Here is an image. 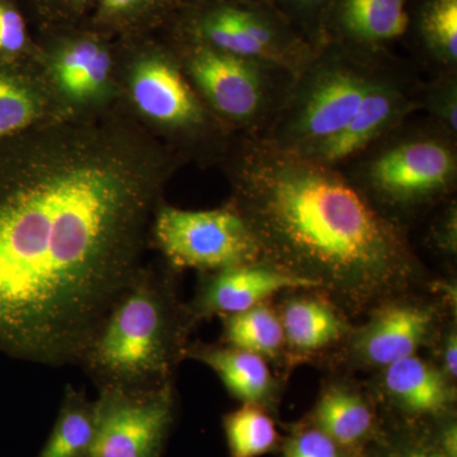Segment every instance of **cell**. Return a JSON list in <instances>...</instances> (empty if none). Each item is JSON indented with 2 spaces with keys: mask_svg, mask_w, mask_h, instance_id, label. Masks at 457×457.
<instances>
[{
  "mask_svg": "<svg viewBox=\"0 0 457 457\" xmlns=\"http://www.w3.org/2000/svg\"><path fill=\"white\" fill-rule=\"evenodd\" d=\"M182 155L117 114L60 116L0 141V352L79 366L139 270Z\"/></svg>",
  "mask_w": 457,
  "mask_h": 457,
  "instance_id": "1",
  "label": "cell"
},
{
  "mask_svg": "<svg viewBox=\"0 0 457 457\" xmlns=\"http://www.w3.org/2000/svg\"><path fill=\"white\" fill-rule=\"evenodd\" d=\"M228 203L242 213L262 262L326 290L360 312L404 290L420 263L407 228L370 204L338 168L236 135L224 161Z\"/></svg>",
  "mask_w": 457,
  "mask_h": 457,
  "instance_id": "2",
  "label": "cell"
},
{
  "mask_svg": "<svg viewBox=\"0 0 457 457\" xmlns=\"http://www.w3.org/2000/svg\"><path fill=\"white\" fill-rule=\"evenodd\" d=\"M176 272L167 263L141 264L108 309L79 363L98 392L174 384L196 326L177 293Z\"/></svg>",
  "mask_w": 457,
  "mask_h": 457,
  "instance_id": "3",
  "label": "cell"
},
{
  "mask_svg": "<svg viewBox=\"0 0 457 457\" xmlns=\"http://www.w3.org/2000/svg\"><path fill=\"white\" fill-rule=\"evenodd\" d=\"M338 170L381 215L407 228L405 221L455 195L457 137L411 116Z\"/></svg>",
  "mask_w": 457,
  "mask_h": 457,
  "instance_id": "4",
  "label": "cell"
},
{
  "mask_svg": "<svg viewBox=\"0 0 457 457\" xmlns=\"http://www.w3.org/2000/svg\"><path fill=\"white\" fill-rule=\"evenodd\" d=\"M125 90L137 116L186 161L222 163L236 135L204 106L161 32L122 38Z\"/></svg>",
  "mask_w": 457,
  "mask_h": 457,
  "instance_id": "5",
  "label": "cell"
},
{
  "mask_svg": "<svg viewBox=\"0 0 457 457\" xmlns=\"http://www.w3.org/2000/svg\"><path fill=\"white\" fill-rule=\"evenodd\" d=\"M392 54L368 56L324 44L295 78L269 128L254 139L278 152L308 158L353 119Z\"/></svg>",
  "mask_w": 457,
  "mask_h": 457,
  "instance_id": "6",
  "label": "cell"
},
{
  "mask_svg": "<svg viewBox=\"0 0 457 457\" xmlns=\"http://www.w3.org/2000/svg\"><path fill=\"white\" fill-rule=\"evenodd\" d=\"M164 36L198 97L231 134L258 137L269 128L293 87L294 74L272 62Z\"/></svg>",
  "mask_w": 457,
  "mask_h": 457,
  "instance_id": "7",
  "label": "cell"
},
{
  "mask_svg": "<svg viewBox=\"0 0 457 457\" xmlns=\"http://www.w3.org/2000/svg\"><path fill=\"white\" fill-rule=\"evenodd\" d=\"M159 32L174 40L272 62L295 77L317 53L275 5L266 3L186 0Z\"/></svg>",
  "mask_w": 457,
  "mask_h": 457,
  "instance_id": "8",
  "label": "cell"
},
{
  "mask_svg": "<svg viewBox=\"0 0 457 457\" xmlns=\"http://www.w3.org/2000/svg\"><path fill=\"white\" fill-rule=\"evenodd\" d=\"M35 57L62 116L104 112L119 88L120 40L86 22L42 29Z\"/></svg>",
  "mask_w": 457,
  "mask_h": 457,
  "instance_id": "9",
  "label": "cell"
},
{
  "mask_svg": "<svg viewBox=\"0 0 457 457\" xmlns=\"http://www.w3.org/2000/svg\"><path fill=\"white\" fill-rule=\"evenodd\" d=\"M149 245L174 270L210 273L262 262L257 239L231 203L212 210L162 203L150 225Z\"/></svg>",
  "mask_w": 457,
  "mask_h": 457,
  "instance_id": "10",
  "label": "cell"
},
{
  "mask_svg": "<svg viewBox=\"0 0 457 457\" xmlns=\"http://www.w3.org/2000/svg\"><path fill=\"white\" fill-rule=\"evenodd\" d=\"M423 79L411 60L392 54L366 93L353 119L335 137L318 147L309 161L341 168L376 141L420 111Z\"/></svg>",
  "mask_w": 457,
  "mask_h": 457,
  "instance_id": "11",
  "label": "cell"
},
{
  "mask_svg": "<svg viewBox=\"0 0 457 457\" xmlns=\"http://www.w3.org/2000/svg\"><path fill=\"white\" fill-rule=\"evenodd\" d=\"M98 393L90 457H163L176 420L174 384L147 392Z\"/></svg>",
  "mask_w": 457,
  "mask_h": 457,
  "instance_id": "12",
  "label": "cell"
},
{
  "mask_svg": "<svg viewBox=\"0 0 457 457\" xmlns=\"http://www.w3.org/2000/svg\"><path fill=\"white\" fill-rule=\"evenodd\" d=\"M409 2L333 0L324 22L323 45H338L368 56L392 54L407 32Z\"/></svg>",
  "mask_w": 457,
  "mask_h": 457,
  "instance_id": "13",
  "label": "cell"
},
{
  "mask_svg": "<svg viewBox=\"0 0 457 457\" xmlns=\"http://www.w3.org/2000/svg\"><path fill=\"white\" fill-rule=\"evenodd\" d=\"M203 275L196 296L188 305L196 323L213 315L227 317L248 311L281 291L317 288L312 282L264 262Z\"/></svg>",
  "mask_w": 457,
  "mask_h": 457,
  "instance_id": "14",
  "label": "cell"
},
{
  "mask_svg": "<svg viewBox=\"0 0 457 457\" xmlns=\"http://www.w3.org/2000/svg\"><path fill=\"white\" fill-rule=\"evenodd\" d=\"M60 116L35 53L0 62V141Z\"/></svg>",
  "mask_w": 457,
  "mask_h": 457,
  "instance_id": "15",
  "label": "cell"
},
{
  "mask_svg": "<svg viewBox=\"0 0 457 457\" xmlns=\"http://www.w3.org/2000/svg\"><path fill=\"white\" fill-rule=\"evenodd\" d=\"M429 75L457 73V0H411L404 40Z\"/></svg>",
  "mask_w": 457,
  "mask_h": 457,
  "instance_id": "16",
  "label": "cell"
},
{
  "mask_svg": "<svg viewBox=\"0 0 457 457\" xmlns=\"http://www.w3.org/2000/svg\"><path fill=\"white\" fill-rule=\"evenodd\" d=\"M428 309L395 303L378 311L357 338V350L372 365L387 366L416 354L431 329Z\"/></svg>",
  "mask_w": 457,
  "mask_h": 457,
  "instance_id": "17",
  "label": "cell"
},
{
  "mask_svg": "<svg viewBox=\"0 0 457 457\" xmlns=\"http://www.w3.org/2000/svg\"><path fill=\"white\" fill-rule=\"evenodd\" d=\"M200 361L215 372L230 395L243 404H260L270 395L273 387L264 357L231 345H188L187 356Z\"/></svg>",
  "mask_w": 457,
  "mask_h": 457,
  "instance_id": "18",
  "label": "cell"
},
{
  "mask_svg": "<svg viewBox=\"0 0 457 457\" xmlns=\"http://www.w3.org/2000/svg\"><path fill=\"white\" fill-rule=\"evenodd\" d=\"M385 386L403 408L414 414H437L449 407L453 392L440 370L416 354L385 368Z\"/></svg>",
  "mask_w": 457,
  "mask_h": 457,
  "instance_id": "19",
  "label": "cell"
},
{
  "mask_svg": "<svg viewBox=\"0 0 457 457\" xmlns=\"http://www.w3.org/2000/svg\"><path fill=\"white\" fill-rule=\"evenodd\" d=\"M186 0H98L86 23L110 37H137L161 31Z\"/></svg>",
  "mask_w": 457,
  "mask_h": 457,
  "instance_id": "20",
  "label": "cell"
},
{
  "mask_svg": "<svg viewBox=\"0 0 457 457\" xmlns=\"http://www.w3.org/2000/svg\"><path fill=\"white\" fill-rule=\"evenodd\" d=\"M97 427V405L82 390L66 385L46 444L36 457H90Z\"/></svg>",
  "mask_w": 457,
  "mask_h": 457,
  "instance_id": "21",
  "label": "cell"
},
{
  "mask_svg": "<svg viewBox=\"0 0 457 457\" xmlns=\"http://www.w3.org/2000/svg\"><path fill=\"white\" fill-rule=\"evenodd\" d=\"M285 342L295 350L314 352L338 341L347 330L338 312L320 300L293 299L281 315Z\"/></svg>",
  "mask_w": 457,
  "mask_h": 457,
  "instance_id": "22",
  "label": "cell"
},
{
  "mask_svg": "<svg viewBox=\"0 0 457 457\" xmlns=\"http://www.w3.org/2000/svg\"><path fill=\"white\" fill-rule=\"evenodd\" d=\"M315 420L337 445L353 446L369 435L374 423L371 409L357 394L332 387L319 400Z\"/></svg>",
  "mask_w": 457,
  "mask_h": 457,
  "instance_id": "23",
  "label": "cell"
},
{
  "mask_svg": "<svg viewBox=\"0 0 457 457\" xmlns=\"http://www.w3.org/2000/svg\"><path fill=\"white\" fill-rule=\"evenodd\" d=\"M222 326L225 345L262 357L278 353L285 343L281 319L264 303L222 317Z\"/></svg>",
  "mask_w": 457,
  "mask_h": 457,
  "instance_id": "24",
  "label": "cell"
},
{
  "mask_svg": "<svg viewBox=\"0 0 457 457\" xmlns=\"http://www.w3.org/2000/svg\"><path fill=\"white\" fill-rule=\"evenodd\" d=\"M230 457H260L278 441L272 418L257 404H245L224 418Z\"/></svg>",
  "mask_w": 457,
  "mask_h": 457,
  "instance_id": "25",
  "label": "cell"
},
{
  "mask_svg": "<svg viewBox=\"0 0 457 457\" xmlns=\"http://www.w3.org/2000/svg\"><path fill=\"white\" fill-rule=\"evenodd\" d=\"M420 111L457 137V73L429 75L420 87Z\"/></svg>",
  "mask_w": 457,
  "mask_h": 457,
  "instance_id": "26",
  "label": "cell"
},
{
  "mask_svg": "<svg viewBox=\"0 0 457 457\" xmlns=\"http://www.w3.org/2000/svg\"><path fill=\"white\" fill-rule=\"evenodd\" d=\"M273 5L314 49L323 45V29L333 0H272Z\"/></svg>",
  "mask_w": 457,
  "mask_h": 457,
  "instance_id": "27",
  "label": "cell"
},
{
  "mask_svg": "<svg viewBox=\"0 0 457 457\" xmlns=\"http://www.w3.org/2000/svg\"><path fill=\"white\" fill-rule=\"evenodd\" d=\"M35 50L18 0H0V62L29 56Z\"/></svg>",
  "mask_w": 457,
  "mask_h": 457,
  "instance_id": "28",
  "label": "cell"
},
{
  "mask_svg": "<svg viewBox=\"0 0 457 457\" xmlns=\"http://www.w3.org/2000/svg\"><path fill=\"white\" fill-rule=\"evenodd\" d=\"M98 0H31L42 29L86 22Z\"/></svg>",
  "mask_w": 457,
  "mask_h": 457,
  "instance_id": "29",
  "label": "cell"
},
{
  "mask_svg": "<svg viewBox=\"0 0 457 457\" xmlns=\"http://www.w3.org/2000/svg\"><path fill=\"white\" fill-rule=\"evenodd\" d=\"M284 457H341L338 445L320 429L299 433L288 445Z\"/></svg>",
  "mask_w": 457,
  "mask_h": 457,
  "instance_id": "30",
  "label": "cell"
},
{
  "mask_svg": "<svg viewBox=\"0 0 457 457\" xmlns=\"http://www.w3.org/2000/svg\"><path fill=\"white\" fill-rule=\"evenodd\" d=\"M445 365H446L447 374L450 378H456L457 375V341L456 335H451L447 339L446 348H445Z\"/></svg>",
  "mask_w": 457,
  "mask_h": 457,
  "instance_id": "31",
  "label": "cell"
},
{
  "mask_svg": "<svg viewBox=\"0 0 457 457\" xmlns=\"http://www.w3.org/2000/svg\"><path fill=\"white\" fill-rule=\"evenodd\" d=\"M456 427L451 426L450 428L444 433V437H442V449H444L445 455H446L447 457H456Z\"/></svg>",
  "mask_w": 457,
  "mask_h": 457,
  "instance_id": "32",
  "label": "cell"
},
{
  "mask_svg": "<svg viewBox=\"0 0 457 457\" xmlns=\"http://www.w3.org/2000/svg\"><path fill=\"white\" fill-rule=\"evenodd\" d=\"M403 457H440L435 455V453H426V451H413V453H409L407 455Z\"/></svg>",
  "mask_w": 457,
  "mask_h": 457,
  "instance_id": "33",
  "label": "cell"
},
{
  "mask_svg": "<svg viewBox=\"0 0 457 457\" xmlns=\"http://www.w3.org/2000/svg\"><path fill=\"white\" fill-rule=\"evenodd\" d=\"M227 2L266 3V4H273L272 0H227Z\"/></svg>",
  "mask_w": 457,
  "mask_h": 457,
  "instance_id": "34",
  "label": "cell"
}]
</instances>
